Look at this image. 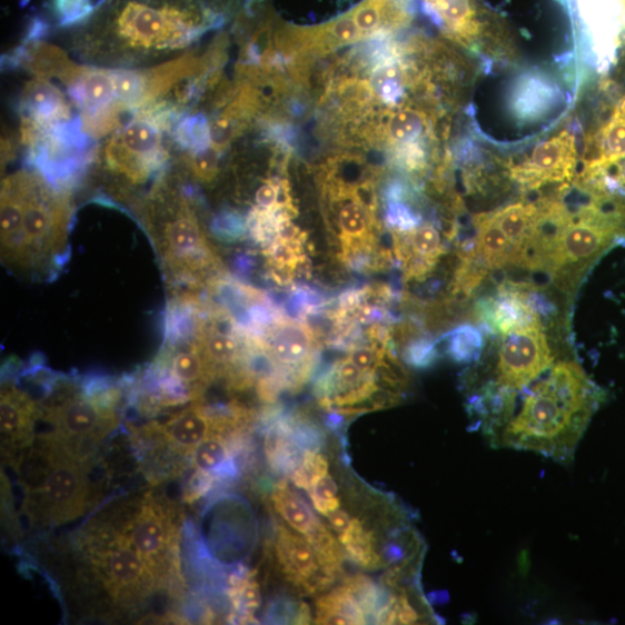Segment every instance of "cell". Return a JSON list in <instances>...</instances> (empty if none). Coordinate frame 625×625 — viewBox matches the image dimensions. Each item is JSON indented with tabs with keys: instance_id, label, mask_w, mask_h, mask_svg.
Segmentation results:
<instances>
[{
	"instance_id": "cell-1",
	"label": "cell",
	"mask_w": 625,
	"mask_h": 625,
	"mask_svg": "<svg viewBox=\"0 0 625 625\" xmlns=\"http://www.w3.org/2000/svg\"><path fill=\"white\" fill-rule=\"evenodd\" d=\"M241 0H101L70 24V50L88 66L137 70L188 52L240 10Z\"/></svg>"
},
{
	"instance_id": "cell-2",
	"label": "cell",
	"mask_w": 625,
	"mask_h": 625,
	"mask_svg": "<svg viewBox=\"0 0 625 625\" xmlns=\"http://www.w3.org/2000/svg\"><path fill=\"white\" fill-rule=\"evenodd\" d=\"M73 206L70 191L54 186L41 168H22L2 185L0 237L8 268L46 276L68 249Z\"/></svg>"
},
{
	"instance_id": "cell-3",
	"label": "cell",
	"mask_w": 625,
	"mask_h": 625,
	"mask_svg": "<svg viewBox=\"0 0 625 625\" xmlns=\"http://www.w3.org/2000/svg\"><path fill=\"white\" fill-rule=\"evenodd\" d=\"M180 175L179 168H166L139 211L168 275L178 281L200 282L218 267V259Z\"/></svg>"
},
{
	"instance_id": "cell-4",
	"label": "cell",
	"mask_w": 625,
	"mask_h": 625,
	"mask_svg": "<svg viewBox=\"0 0 625 625\" xmlns=\"http://www.w3.org/2000/svg\"><path fill=\"white\" fill-rule=\"evenodd\" d=\"M173 128L145 111L101 140L92 155L93 175L107 191L128 201L133 192L159 178L172 159Z\"/></svg>"
},
{
	"instance_id": "cell-5",
	"label": "cell",
	"mask_w": 625,
	"mask_h": 625,
	"mask_svg": "<svg viewBox=\"0 0 625 625\" xmlns=\"http://www.w3.org/2000/svg\"><path fill=\"white\" fill-rule=\"evenodd\" d=\"M120 397L116 388L87 393L63 387L41 406L40 417L52 426L53 443L99 440L119 421Z\"/></svg>"
},
{
	"instance_id": "cell-6",
	"label": "cell",
	"mask_w": 625,
	"mask_h": 625,
	"mask_svg": "<svg viewBox=\"0 0 625 625\" xmlns=\"http://www.w3.org/2000/svg\"><path fill=\"white\" fill-rule=\"evenodd\" d=\"M91 556L95 571L113 602L133 605L146 598L159 582L136 553L127 536L103 533Z\"/></svg>"
},
{
	"instance_id": "cell-7",
	"label": "cell",
	"mask_w": 625,
	"mask_h": 625,
	"mask_svg": "<svg viewBox=\"0 0 625 625\" xmlns=\"http://www.w3.org/2000/svg\"><path fill=\"white\" fill-rule=\"evenodd\" d=\"M120 530L158 582L173 573L178 533L167 505L156 499L145 500Z\"/></svg>"
},
{
	"instance_id": "cell-8",
	"label": "cell",
	"mask_w": 625,
	"mask_h": 625,
	"mask_svg": "<svg viewBox=\"0 0 625 625\" xmlns=\"http://www.w3.org/2000/svg\"><path fill=\"white\" fill-rule=\"evenodd\" d=\"M39 493L47 517L62 523L79 516L87 505L89 479L72 454L52 453L51 468Z\"/></svg>"
},
{
	"instance_id": "cell-9",
	"label": "cell",
	"mask_w": 625,
	"mask_h": 625,
	"mask_svg": "<svg viewBox=\"0 0 625 625\" xmlns=\"http://www.w3.org/2000/svg\"><path fill=\"white\" fill-rule=\"evenodd\" d=\"M275 555L284 579L301 594L323 592L337 579L321 565L308 539L287 526H278Z\"/></svg>"
},
{
	"instance_id": "cell-10",
	"label": "cell",
	"mask_w": 625,
	"mask_h": 625,
	"mask_svg": "<svg viewBox=\"0 0 625 625\" xmlns=\"http://www.w3.org/2000/svg\"><path fill=\"white\" fill-rule=\"evenodd\" d=\"M476 311L483 323L502 335L543 326L527 288L517 284H503L497 297L483 299Z\"/></svg>"
},
{
	"instance_id": "cell-11",
	"label": "cell",
	"mask_w": 625,
	"mask_h": 625,
	"mask_svg": "<svg viewBox=\"0 0 625 625\" xmlns=\"http://www.w3.org/2000/svg\"><path fill=\"white\" fill-rule=\"evenodd\" d=\"M235 424V419L217 417L200 406H191L156 426V429L162 440L191 456L202 442L214 435H221Z\"/></svg>"
},
{
	"instance_id": "cell-12",
	"label": "cell",
	"mask_w": 625,
	"mask_h": 625,
	"mask_svg": "<svg viewBox=\"0 0 625 625\" xmlns=\"http://www.w3.org/2000/svg\"><path fill=\"white\" fill-rule=\"evenodd\" d=\"M576 148L571 135L562 133L535 148L529 161L517 169L519 180L533 187L546 181H560L573 172Z\"/></svg>"
},
{
	"instance_id": "cell-13",
	"label": "cell",
	"mask_w": 625,
	"mask_h": 625,
	"mask_svg": "<svg viewBox=\"0 0 625 625\" xmlns=\"http://www.w3.org/2000/svg\"><path fill=\"white\" fill-rule=\"evenodd\" d=\"M41 406L33 397L14 385L7 384L0 400V430L3 445L18 446L30 443Z\"/></svg>"
},
{
	"instance_id": "cell-14",
	"label": "cell",
	"mask_w": 625,
	"mask_h": 625,
	"mask_svg": "<svg viewBox=\"0 0 625 625\" xmlns=\"http://www.w3.org/2000/svg\"><path fill=\"white\" fill-rule=\"evenodd\" d=\"M317 339L311 330L300 323L282 321L269 333L268 354L287 368H298L311 360Z\"/></svg>"
},
{
	"instance_id": "cell-15",
	"label": "cell",
	"mask_w": 625,
	"mask_h": 625,
	"mask_svg": "<svg viewBox=\"0 0 625 625\" xmlns=\"http://www.w3.org/2000/svg\"><path fill=\"white\" fill-rule=\"evenodd\" d=\"M477 226V255L479 260L490 270L502 269L508 265H517L519 251L504 235L492 216H480Z\"/></svg>"
},
{
	"instance_id": "cell-16",
	"label": "cell",
	"mask_w": 625,
	"mask_h": 625,
	"mask_svg": "<svg viewBox=\"0 0 625 625\" xmlns=\"http://www.w3.org/2000/svg\"><path fill=\"white\" fill-rule=\"evenodd\" d=\"M272 503L281 519L307 539L325 525L315 510L290 489L286 480L277 486L272 494Z\"/></svg>"
},
{
	"instance_id": "cell-17",
	"label": "cell",
	"mask_w": 625,
	"mask_h": 625,
	"mask_svg": "<svg viewBox=\"0 0 625 625\" xmlns=\"http://www.w3.org/2000/svg\"><path fill=\"white\" fill-rule=\"evenodd\" d=\"M317 624H366L367 617L349 589L343 585L321 596L317 603Z\"/></svg>"
},
{
	"instance_id": "cell-18",
	"label": "cell",
	"mask_w": 625,
	"mask_h": 625,
	"mask_svg": "<svg viewBox=\"0 0 625 625\" xmlns=\"http://www.w3.org/2000/svg\"><path fill=\"white\" fill-rule=\"evenodd\" d=\"M435 19L443 21L454 36L468 39L478 32V21L472 0H430Z\"/></svg>"
},
{
	"instance_id": "cell-19",
	"label": "cell",
	"mask_w": 625,
	"mask_h": 625,
	"mask_svg": "<svg viewBox=\"0 0 625 625\" xmlns=\"http://www.w3.org/2000/svg\"><path fill=\"white\" fill-rule=\"evenodd\" d=\"M196 470L215 476H229L236 473L229 445L221 435H214L198 445L191 454Z\"/></svg>"
},
{
	"instance_id": "cell-20",
	"label": "cell",
	"mask_w": 625,
	"mask_h": 625,
	"mask_svg": "<svg viewBox=\"0 0 625 625\" xmlns=\"http://www.w3.org/2000/svg\"><path fill=\"white\" fill-rule=\"evenodd\" d=\"M492 217L504 235L516 246L520 255L536 221V209L519 204L509 206Z\"/></svg>"
},
{
	"instance_id": "cell-21",
	"label": "cell",
	"mask_w": 625,
	"mask_h": 625,
	"mask_svg": "<svg viewBox=\"0 0 625 625\" xmlns=\"http://www.w3.org/2000/svg\"><path fill=\"white\" fill-rule=\"evenodd\" d=\"M447 354L458 363H470L477 359L483 347L480 333L470 326H462L445 336Z\"/></svg>"
},
{
	"instance_id": "cell-22",
	"label": "cell",
	"mask_w": 625,
	"mask_h": 625,
	"mask_svg": "<svg viewBox=\"0 0 625 625\" xmlns=\"http://www.w3.org/2000/svg\"><path fill=\"white\" fill-rule=\"evenodd\" d=\"M308 494L312 506L325 517L340 507L338 486L329 474L312 477Z\"/></svg>"
},
{
	"instance_id": "cell-23",
	"label": "cell",
	"mask_w": 625,
	"mask_h": 625,
	"mask_svg": "<svg viewBox=\"0 0 625 625\" xmlns=\"http://www.w3.org/2000/svg\"><path fill=\"white\" fill-rule=\"evenodd\" d=\"M404 358L413 367H430L438 358L437 347L429 339H415L405 348Z\"/></svg>"
},
{
	"instance_id": "cell-24",
	"label": "cell",
	"mask_w": 625,
	"mask_h": 625,
	"mask_svg": "<svg viewBox=\"0 0 625 625\" xmlns=\"http://www.w3.org/2000/svg\"><path fill=\"white\" fill-rule=\"evenodd\" d=\"M52 8L56 17L65 26L81 20L93 10L90 0H53Z\"/></svg>"
},
{
	"instance_id": "cell-25",
	"label": "cell",
	"mask_w": 625,
	"mask_h": 625,
	"mask_svg": "<svg viewBox=\"0 0 625 625\" xmlns=\"http://www.w3.org/2000/svg\"><path fill=\"white\" fill-rule=\"evenodd\" d=\"M386 219L391 229L403 234L414 231L419 224L418 218L399 201L387 204Z\"/></svg>"
},
{
	"instance_id": "cell-26",
	"label": "cell",
	"mask_w": 625,
	"mask_h": 625,
	"mask_svg": "<svg viewBox=\"0 0 625 625\" xmlns=\"http://www.w3.org/2000/svg\"><path fill=\"white\" fill-rule=\"evenodd\" d=\"M280 179L272 178L264 181V183L255 191V208L262 210H272L278 208Z\"/></svg>"
},
{
	"instance_id": "cell-27",
	"label": "cell",
	"mask_w": 625,
	"mask_h": 625,
	"mask_svg": "<svg viewBox=\"0 0 625 625\" xmlns=\"http://www.w3.org/2000/svg\"><path fill=\"white\" fill-rule=\"evenodd\" d=\"M348 358L365 373H376L380 363V358L373 347L354 348Z\"/></svg>"
},
{
	"instance_id": "cell-28",
	"label": "cell",
	"mask_w": 625,
	"mask_h": 625,
	"mask_svg": "<svg viewBox=\"0 0 625 625\" xmlns=\"http://www.w3.org/2000/svg\"><path fill=\"white\" fill-rule=\"evenodd\" d=\"M326 518L338 536L346 534L351 528L354 522L347 510L340 509V507L333 510Z\"/></svg>"
}]
</instances>
